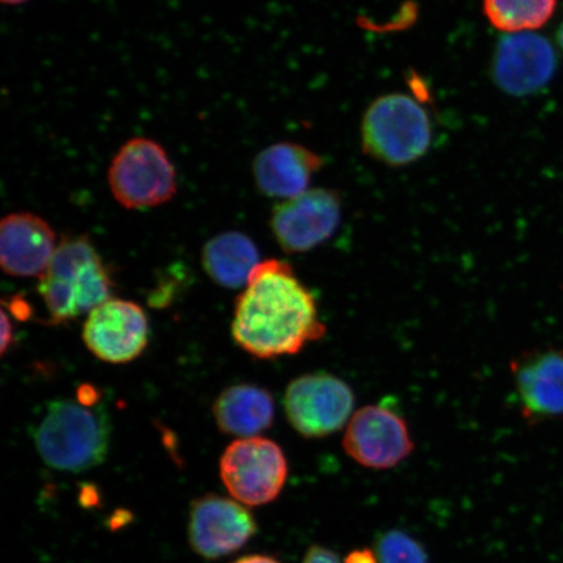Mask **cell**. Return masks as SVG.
<instances>
[{"instance_id": "cell-8", "label": "cell", "mask_w": 563, "mask_h": 563, "mask_svg": "<svg viewBox=\"0 0 563 563\" xmlns=\"http://www.w3.org/2000/svg\"><path fill=\"white\" fill-rule=\"evenodd\" d=\"M342 220V197L335 189L309 188L280 201L271 216V230L290 255L306 253L328 242Z\"/></svg>"}, {"instance_id": "cell-15", "label": "cell", "mask_w": 563, "mask_h": 563, "mask_svg": "<svg viewBox=\"0 0 563 563\" xmlns=\"http://www.w3.org/2000/svg\"><path fill=\"white\" fill-rule=\"evenodd\" d=\"M325 162L309 147L282 141L266 146L252 162V174L260 194L282 201L305 194Z\"/></svg>"}, {"instance_id": "cell-17", "label": "cell", "mask_w": 563, "mask_h": 563, "mask_svg": "<svg viewBox=\"0 0 563 563\" xmlns=\"http://www.w3.org/2000/svg\"><path fill=\"white\" fill-rule=\"evenodd\" d=\"M203 269L216 284L241 288L249 284L260 264L258 250L250 236L239 231H227L211 238L201 252Z\"/></svg>"}, {"instance_id": "cell-14", "label": "cell", "mask_w": 563, "mask_h": 563, "mask_svg": "<svg viewBox=\"0 0 563 563\" xmlns=\"http://www.w3.org/2000/svg\"><path fill=\"white\" fill-rule=\"evenodd\" d=\"M56 235L44 218L18 211L0 223V263L12 277H41L56 251Z\"/></svg>"}, {"instance_id": "cell-2", "label": "cell", "mask_w": 563, "mask_h": 563, "mask_svg": "<svg viewBox=\"0 0 563 563\" xmlns=\"http://www.w3.org/2000/svg\"><path fill=\"white\" fill-rule=\"evenodd\" d=\"M33 441L48 467L84 473L100 466L109 454L110 418L97 404H84L80 399L55 400L33 428Z\"/></svg>"}, {"instance_id": "cell-1", "label": "cell", "mask_w": 563, "mask_h": 563, "mask_svg": "<svg viewBox=\"0 0 563 563\" xmlns=\"http://www.w3.org/2000/svg\"><path fill=\"white\" fill-rule=\"evenodd\" d=\"M232 338L258 358L297 355L308 343L320 341L327 327L314 295L294 267L282 260L260 263L239 295Z\"/></svg>"}, {"instance_id": "cell-16", "label": "cell", "mask_w": 563, "mask_h": 563, "mask_svg": "<svg viewBox=\"0 0 563 563\" xmlns=\"http://www.w3.org/2000/svg\"><path fill=\"white\" fill-rule=\"evenodd\" d=\"M218 428L235 438H256L273 426L276 417L273 396L264 387L235 385L224 389L213 405Z\"/></svg>"}, {"instance_id": "cell-4", "label": "cell", "mask_w": 563, "mask_h": 563, "mask_svg": "<svg viewBox=\"0 0 563 563\" xmlns=\"http://www.w3.org/2000/svg\"><path fill=\"white\" fill-rule=\"evenodd\" d=\"M361 140L364 154L386 166L412 165L432 145L431 117L411 96H379L364 112Z\"/></svg>"}, {"instance_id": "cell-10", "label": "cell", "mask_w": 563, "mask_h": 563, "mask_svg": "<svg viewBox=\"0 0 563 563\" xmlns=\"http://www.w3.org/2000/svg\"><path fill=\"white\" fill-rule=\"evenodd\" d=\"M256 532V519L249 506L234 498L207 495L196 499L189 511V544L206 560H220L241 551Z\"/></svg>"}, {"instance_id": "cell-22", "label": "cell", "mask_w": 563, "mask_h": 563, "mask_svg": "<svg viewBox=\"0 0 563 563\" xmlns=\"http://www.w3.org/2000/svg\"><path fill=\"white\" fill-rule=\"evenodd\" d=\"M13 342V330L12 323L9 319V314L2 311V355H5L7 350L11 347Z\"/></svg>"}, {"instance_id": "cell-21", "label": "cell", "mask_w": 563, "mask_h": 563, "mask_svg": "<svg viewBox=\"0 0 563 563\" xmlns=\"http://www.w3.org/2000/svg\"><path fill=\"white\" fill-rule=\"evenodd\" d=\"M343 563H379L375 551L369 548L355 549L344 558Z\"/></svg>"}, {"instance_id": "cell-7", "label": "cell", "mask_w": 563, "mask_h": 563, "mask_svg": "<svg viewBox=\"0 0 563 563\" xmlns=\"http://www.w3.org/2000/svg\"><path fill=\"white\" fill-rule=\"evenodd\" d=\"M284 406L288 422L302 438L323 439L349 424L355 394L340 377L311 373L292 379Z\"/></svg>"}, {"instance_id": "cell-20", "label": "cell", "mask_w": 563, "mask_h": 563, "mask_svg": "<svg viewBox=\"0 0 563 563\" xmlns=\"http://www.w3.org/2000/svg\"><path fill=\"white\" fill-rule=\"evenodd\" d=\"M301 563H342L338 554L321 545H312L308 549Z\"/></svg>"}, {"instance_id": "cell-11", "label": "cell", "mask_w": 563, "mask_h": 563, "mask_svg": "<svg viewBox=\"0 0 563 563\" xmlns=\"http://www.w3.org/2000/svg\"><path fill=\"white\" fill-rule=\"evenodd\" d=\"M82 340L91 354L104 363H130L143 354L150 342V321L136 302L111 298L88 314Z\"/></svg>"}, {"instance_id": "cell-6", "label": "cell", "mask_w": 563, "mask_h": 563, "mask_svg": "<svg viewBox=\"0 0 563 563\" xmlns=\"http://www.w3.org/2000/svg\"><path fill=\"white\" fill-rule=\"evenodd\" d=\"M220 474L238 503L264 506L276 501L284 490L288 464L278 443L256 435L230 443L221 456Z\"/></svg>"}, {"instance_id": "cell-24", "label": "cell", "mask_w": 563, "mask_h": 563, "mask_svg": "<svg viewBox=\"0 0 563 563\" xmlns=\"http://www.w3.org/2000/svg\"><path fill=\"white\" fill-rule=\"evenodd\" d=\"M0 2H2V4H4V5L16 7V5L25 4V3L30 2V0H0Z\"/></svg>"}, {"instance_id": "cell-19", "label": "cell", "mask_w": 563, "mask_h": 563, "mask_svg": "<svg viewBox=\"0 0 563 563\" xmlns=\"http://www.w3.org/2000/svg\"><path fill=\"white\" fill-rule=\"evenodd\" d=\"M375 552L379 563H429L424 547L399 530L379 534Z\"/></svg>"}, {"instance_id": "cell-9", "label": "cell", "mask_w": 563, "mask_h": 563, "mask_svg": "<svg viewBox=\"0 0 563 563\" xmlns=\"http://www.w3.org/2000/svg\"><path fill=\"white\" fill-rule=\"evenodd\" d=\"M342 445L352 461L369 470L397 467L415 449L407 421L379 405L365 406L352 415Z\"/></svg>"}, {"instance_id": "cell-25", "label": "cell", "mask_w": 563, "mask_h": 563, "mask_svg": "<svg viewBox=\"0 0 563 563\" xmlns=\"http://www.w3.org/2000/svg\"><path fill=\"white\" fill-rule=\"evenodd\" d=\"M559 40H560L561 46L563 47V25L561 26V30L559 32Z\"/></svg>"}, {"instance_id": "cell-3", "label": "cell", "mask_w": 563, "mask_h": 563, "mask_svg": "<svg viewBox=\"0 0 563 563\" xmlns=\"http://www.w3.org/2000/svg\"><path fill=\"white\" fill-rule=\"evenodd\" d=\"M38 292L54 325L89 314L111 299L110 273L87 235L62 239L40 277Z\"/></svg>"}, {"instance_id": "cell-5", "label": "cell", "mask_w": 563, "mask_h": 563, "mask_svg": "<svg viewBox=\"0 0 563 563\" xmlns=\"http://www.w3.org/2000/svg\"><path fill=\"white\" fill-rule=\"evenodd\" d=\"M108 183L124 209L165 206L178 192V173L165 146L150 137H132L112 157Z\"/></svg>"}, {"instance_id": "cell-18", "label": "cell", "mask_w": 563, "mask_h": 563, "mask_svg": "<svg viewBox=\"0 0 563 563\" xmlns=\"http://www.w3.org/2000/svg\"><path fill=\"white\" fill-rule=\"evenodd\" d=\"M558 4L559 0H483V12L499 32L531 33L549 23Z\"/></svg>"}, {"instance_id": "cell-23", "label": "cell", "mask_w": 563, "mask_h": 563, "mask_svg": "<svg viewBox=\"0 0 563 563\" xmlns=\"http://www.w3.org/2000/svg\"><path fill=\"white\" fill-rule=\"evenodd\" d=\"M232 563H280L277 559L271 558L265 554H251L245 558L239 559Z\"/></svg>"}, {"instance_id": "cell-13", "label": "cell", "mask_w": 563, "mask_h": 563, "mask_svg": "<svg viewBox=\"0 0 563 563\" xmlns=\"http://www.w3.org/2000/svg\"><path fill=\"white\" fill-rule=\"evenodd\" d=\"M558 58L549 41L537 33L508 34L496 47L492 79L510 96H528L543 89L555 73Z\"/></svg>"}, {"instance_id": "cell-12", "label": "cell", "mask_w": 563, "mask_h": 563, "mask_svg": "<svg viewBox=\"0 0 563 563\" xmlns=\"http://www.w3.org/2000/svg\"><path fill=\"white\" fill-rule=\"evenodd\" d=\"M510 371L528 424L563 420V349L526 351L512 358Z\"/></svg>"}]
</instances>
